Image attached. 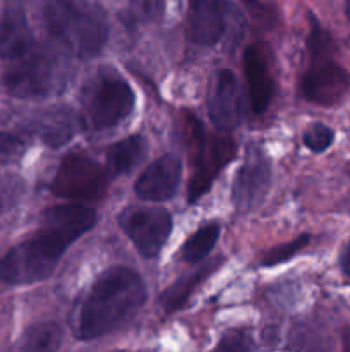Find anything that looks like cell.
I'll list each match as a JSON object with an SVG mask.
<instances>
[{"instance_id":"1","label":"cell","mask_w":350,"mask_h":352,"mask_svg":"<svg viewBox=\"0 0 350 352\" xmlns=\"http://www.w3.org/2000/svg\"><path fill=\"white\" fill-rule=\"evenodd\" d=\"M96 212L86 205H58L43 213V227L14 246L0 260V278L10 285H30L51 275L62 254L91 230Z\"/></svg>"},{"instance_id":"2","label":"cell","mask_w":350,"mask_h":352,"mask_svg":"<svg viewBox=\"0 0 350 352\" xmlns=\"http://www.w3.org/2000/svg\"><path fill=\"white\" fill-rule=\"evenodd\" d=\"M146 301V285L136 270L112 267L98 275L72 318L74 336L81 340L98 339L132 318Z\"/></svg>"},{"instance_id":"3","label":"cell","mask_w":350,"mask_h":352,"mask_svg":"<svg viewBox=\"0 0 350 352\" xmlns=\"http://www.w3.org/2000/svg\"><path fill=\"white\" fill-rule=\"evenodd\" d=\"M45 26L60 47L79 58H93L108 40L102 7L88 0H47Z\"/></svg>"},{"instance_id":"4","label":"cell","mask_w":350,"mask_h":352,"mask_svg":"<svg viewBox=\"0 0 350 352\" xmlns=\"http://www.w3.org/2000/svg\"><path fill=\"white\" fill-rule=\"evenodd\" d=\"M2 81L7 91L17 98H43L64 86V60L51 48L33 43L19 57L9 60Z\"/></svg>"},{"instance_id":"5","label":"cell","mask_w":350,"mask_h":352,"mask_svg":"<svg viewBox=\"0 0 350 352\" xmlns=\"http://www.w3.org/2000/svg\"><path fill=\"white\" fill-rule=\"evenodd\" d=\"M134 102L130 86L112 67H100L82 91V122L93 131L110 129L132 112Z\"/></svg>"},{"instance_id":"6","label":"cell","mask_w":350,"mask_h":352,"mask_svg":"<svg viewBox=\"0 0 350 352\" xmlns=\"http://www.w3.org/2000/svg\"><path fill=\"white\" fill-rule=\"evenodd\" d=\"M108 175L93 158L82 153H71L62 160L51 181V192L72 201H95L105 196Z\"/></svg>"},{"instance_id":"7","label":"cell","mask_w":350,"mask_h":352,"mask_svg":"<svg viewBox=\"0 0 350 352\" xmlns=\"http://www.w3.org/2000/svg\"><path fill=\"white\" fill-rule=\"evenodd\" d=\"M189 134H191V143L196 150L194 172H192L187 191V201L192 205L209 191L216 174L235 157L237 144L229 136L206 140L194 117L189 120Z\"/></svg>"},{"instance_id":"8","label":"cell","mask_w":350,"mask_h":352,"mask_svg":"<svg viewBox=\"0 0 350 352\" xmlns=\"http://www.w3.org/2000/svg\"><path fill=\"white\" fill-rule=\"evenodd\" d=\"M119 226L144 258H156L172 232V217L163 208H129Z\"/></svg>"},{"instance_id":"9","label":"cell","mask_w":350,"mask_h":352,"mask_svg":"<svg viewBox=\"0 0 350 352\" xmlns=\"http://www.w3.org/2000/svg\"><path fill=\"white\" fill-rule=\"evenodd\" d=\"M301 95L316 105L331 107L350 89V74L329 58L312 62L301 79Z\"/></svg>"},{"instance_id":"10","label":"cell","mask_w":350,"mask_h":352,"mask_svg":"<svg viewBox=\"0 0 350 352\" xmlns=\"http://www.w3.org/2000/svg\"><path fill=\"white\" fill-rule=\"evenodd\" d=\"M271 182L270 160L259 150H250L237 170L232 184V203L239 212H250L261 205Z\"/></svg>"},{"instance_id":"11","label":"cell","mask_w":350,"mask_h":352,"mask_svg":"<svg viewBox=\"0 0 350 352\" xmlns=\"http://www.w3.org/2000/svg\"><path fill=\"white\" fill-rule=\"evenodd\" d=\"M209 120L220 133H230L240 122L242 102H240L239 82L229 69L215 74L208 96Z\"/></svg>"},{"instance_id":"12","label":"cell","mask_w":350,"mask_h":352,"mask_svg":"<svg viewBox=\"0 0 350 352\" xmlns=\"http://www.w3.org/2000/svg\"><path fill=\"white\" fill-rule=\"evenodd\" d=\"M182 164L175 155H163L137 177L134 192L144 201H167L180 184Z\"/></svg>"},{"instance_id":"13","label":"cell","mask_w":350,"mask_h":352,"mask_svg":"<svg viewBox=\"0 0 350 352\" xmlns=\"http://www.w3.org/2000/svg\"><path fill=\"white\" fill-rule=\"evenodd\" d=\"M226 3L223 0H191L187 36L192 43L211 47L225 33Z\"/></svg>"},{"instance_id":"14","label":"cell","mask_w":350,"mask_h":352,"mask_svg":"<svg viewBox=\"0 0 350 352\" xmlns=\"http://www.w3.org/2000/svg\"><path fill=\"white\" fill-rule=\"evenodd\" d=\"M33 33L16 0H0V60H12L33 45Z\"/></svg>"},{"instance_id":"15","label":"cell","mask_w":350,"mask_h":352,"mask_svg":"<svg viewBox=\"0 0 350 352\" xmlns=\"http://www.w3.org/2000/svg\"><path fill=\"white\" fill-rule=\"evenodd\" d=\"M244 72H246L247 88H249L250 109L254 113H263L268 109L273 96V81L268 72L263 54L256 45L244 52Z\"/></svg>"},{"instance_id":"16","label":"cell","mask_w":350,"mask_h":352,"mask_svg":"<svg viewBox=\"0 0 350 352\" xmlns=\"http://www.w3.org/2000/svg\"><path fill=\"white\" fill-rule=\"evenodd\" d=\"M220 263H222L220 258L218 260L206 261L201 268H198V270L192 272V274L184 275V277L178 278L177 282H174L170 287L165 289V291L160 294L161 308H163L167 313H175L180 308H184L185 302L189 301L192 292L196 291V287H198L202 280H206L213 272H216V268L220 267Z\"/></svg>"},{"instance_id":"17","label":"cell","mask_w":350,"mask_h":352,"mask_svg":"<svg viewBox=\"0 0 350 352\" xmlns=\"http://www.w3.org/2000/svg\"><path fill=\"white\" fill-rule=\"evenodd\" d=\"M148 155V141L141 134L126 138L112 144L106 153V172L110 175H124L136 168Z\"/></svg>"},{"instance_id":"18","label":"cell","mask_w":350,"mask_h":352,"mask_svg":"<svg viewBox=\"0 0 350 352\" xmlns=\"http://www.w3.org/2000/svg\"><path fill=\"white\" fill-rule=\"evenodd\" d=\"M62 342V329L54 322L31 325L21 337L17 352H58Z\"/></svg>"},{"instance_id":"19","label":"cell","mask_w":350,"mask_h":352,"mask_svg":"<svg viewBox=\"0 0 350 352\" xmlns=\"http://www.w3.org/2000/svg\"><path fill=\"white\" fill-rule=\"evenodd\" d=\"M75 129H78V122H75L74 113L67 109H62L45 120L41 127V138L48 146L57 150L74 138Z\"/></svg>"},{"instance_id":"20","label":"cell","mask_w":350,"mask_h":352,"mask_svg":"<svg viewBox=\"0 0 350 352\" xmlns=\"http://www.w3.org/2000/svg\"><path fill=\"white\" fill-rule=\"evenodd\" d=\"M220 237V226L218 223H208L202 226L201 229L196 230L185 244L182 246V260L185 263H199V261L206 260L211 250L215 248L216 241Z\"/></svg>"},{"instance_id":"21","label":"cell","mask_w":350,"mask_h":352,"mask_svg":"<svg viewBox=\"0 0 350 352\" xmlns=\"http://www.w3.org/2000/svg\"><path fill=\"white\" fill-rule=\"evenodd\" d=\"M309 239H311V237H309L307 234H302V236L295 237V239L290 241V243H285V244H280V246L273 248V250H270L266 254H264L263 267H277V265L292 260L299 251L304 250V248L307 246Z\"/></svg>"},{"instance_id":"22","label":"cell","mask_w":350,"mask_h":352,"mask_svg":"<svg viewBox=\"0 0 350 352\" xmlns=\"http://www.w3.org/2000/svg\"><path fill=\"white\" fill-rule=\"evenodd\" d=\"M307 45H309V52H311L312 62L326 60V58L331 55L333 48H335L329 33L323 30L321 24H319L316 19H311V33H309Z\"/></svg>"},{"instance_id":"23","label":"cell","mask_w":350,"mask_h":352,"mask_svg":"<svg viewBox=\"0 0 350 352\" xmlns=\"http://www.w3.org/2000/svg\"><path fill=\"white\" fill-rule=\"evenodd\" d=\"M165 9V0H130L129 19L132 23H150L161 17Z\"/></svg>"},{"instance_id":"24","label":"cell","mask_w":350,"mask_h":352,"mask_svg":"<svg viewBox=\"0 0 350 352\" xmlns=\"http://www.w3.org/2000/svg\"><path fill=\"white\" fill-rule=\"evenodd\" d=\"M335 140V133L325 124H312L304 133V144L312 153H321L328 150Z\"/></svg>"},{"instance_id":"25","label":"cell","mask_w":350,"mask_h":352,"mask_svg":"<svg viewBox=\"0 0 350 352\" xmlns=\"http://www.w3.org/2000/svg\"><path fill=\"white\" fill-rule=\"evenodd\" d=\"M215 352H250V337L242 330H232L222 337Z\"/></svg>"},{"instance_id":"26","label":"cell","mask_w":350,"mask_h":352,"mask_svg":"<svg viewBox=\"0 0 350 352\" xmlns=\"http://www.w3.org/2000/svg\"><path fill=\"white\" fill-rule=\"evenodd\" d=\"M24 151V143L12 134L0 133V165L16 160Z\"/></svg>"},{"instance_id":"27","label":"cell","mask_w":350,"mask_h":352,"mask_svg":"<svg viewBox=\"0 0 350 352\" xmlns=\"http://www.w3.org/2000/svg\"><path fill=\"white\" fill-rule=\"evenodd\" d=\"M340 261H342L343 272H345L347 275H350V244L345 248V251H343V254H342V260Z\"/></svg>"},{"instance_id":"28","label":"cell","mask_w":350,"mask_h":352,"mask_svg":"<svg viewBox=\"0 0 350 352\" xmlns=\"http://www.w3.org/2000/svg\"><path fill=\"white\" fill-rule=\"evenodd\" d=\"M343 352H350V329L345 333V347H343Z\"/></svg>"},{"instance_id":"29","label":"cell","mask_w":350,"mask_h":352,"mask_svg":"<svg viewBox=\"0 0 350 352\" xmlns=\"http://www.w3.org/2000/svg\"><path fill=\"white\" fill-rule=\"evenodd\" d=\"M345 14H347V17L350 19V0H345Z\"/></svg>"}]
</instances>
